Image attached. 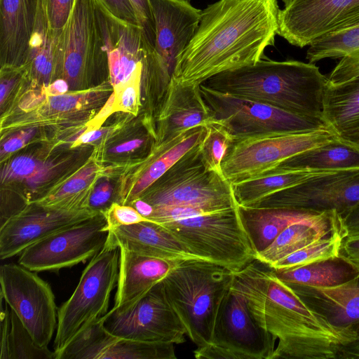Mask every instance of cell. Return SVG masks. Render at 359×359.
<instances>
[{
	"label": "cell",
	"instance_id": "obj_1",
	"mask_svg": "<svg viewBox=\"0 0 359 359\" xmlns=\"http://www.w3.org/2000/svg\"><path fill=\"white\" fill-rule=\"evenodd\" d=\"M279 11L278 0H218L209 4L201 11L171 80L200 86L217 74L257 62L274 44Z\"/></svg>",
	"mask_w": 359,
	"mask_h": 359
},
{
	"label": "cell",
	"instance_id": "obj_2",
	"mask_svg": "<svg viewBox=\"0 0 359 359\" xmlns=\"http://www.w3.org/2000/svg\"><path fill=\"white\" fill-rule=\"evenodd\" d=\"M233 273L255 323L278 341L272 359L337 358L359 341L354 325L332 322L257 259Z\"/></svg>",
	"mask_w": 359,
	"mask_h": 359
},
{
	"label": "cell",
	"instance_id": "obj_3",
	"mask_svg": "<svg viewBox=\"0 0 359 359\" xmlns=\"http://www.w3.org/2000/svg\"><path fill=\"white\" fill-rule=\"evenodd\" d=\"M327 80L315 63L262 58L253 65L217 74L201 85L299 116L323 120Z\"/></svg>",
	"mask_w": 359,
	"mask_h": 359
},
{
	"label": "cell",
	"instance_id": "obj_4",
	"mask_svg": "<svg viewBox=\"0 0 359 359\" xmlns=\"http://www.w3.org/2000/svg\"><path fill=\"white\" fill-rule=\"evenodd\" d=\"M233 278L226 268L195 259L178 262L163 278L167 297L196 348L210 342L220 304Z\"/></svg>",
	"mask_w": 359,
	"mask_h": 359
},
{
	"label": "cell",
	"instance_id": "obj_5",
	"mask_svg": "<svg viewBox=\"0 0 359 359\" xmlns=\"http://www.w3.org/2000/svg\"><path fill=\"white\" fill-rule=\"evenodd\" d=\"M201 144L182 157L140 198L153 208L189 207L207 213L236 208L231 184L222 173L208 167Z\"/></svg>",
	"mask_w": 359,
	"mask_h": 359
},
{
	"label": "cell",
	"instance_id": "obj_6",
	"mask_svg": "<svg viewBox=\"0 0 359 359\" xmlns=\"http://www.w3.org/2000/svg\"><path fill=\"white\" fill-rule=\"evenodd\" d=\"M120 248L109 239L90 259L71 297L57 310L53 342L55 359L83 330L108 312L111 293L116 286Z\"/></svg>",
	"mask_w": 359,
	"mask_h": 359
},
{
	"label": "cell",
	"instance_id": "obj_7",
	"mask_svg": "<svg viewBox=\"0 0 359 359\" xmlns=\"http://www.w3.org/2000/svg\"><path fill=\"white\" fill-rule=\"evenodd\" d=\"M194 255L236 273L255 259L238 206L161 224Z\"/></svg>",
	"mask_w": 359,
	"mask_h": 359
},
{
	"label": "cell",
	"instance_id": "obj_8",
	"mask_svg": "<svg viewBox=\"0 0 359 359\" xmlns=\"http://www.w3.org/2000/svg\"><path fill=\"white\" fill-rule=\"evenodd\" d=\"M330 129L302 133H273L232 138L221 167L231 184L260 175L306 150L334 140Z\"/></svg>",
	"mask_w": 359,
	"mask_h": 359
},
{
	"label": "cell",
	"instance_id": "obj_9",
	"mask_svg": "<svg viewBox=\"0 0 359 359\" xmlns=\"http://www.w3.org/2000/svg\"><path fill=\"white\" fill-rule=\"evenodd\" d=\"M276 342L255 323L233 281L220 304L210 342L194 353L198 359H272Z\"/></svg>",
	"mask_w": 359,
	"mask_h": 359
},
{
	"label": "cell",
	"instance_id": "obj_10",
	"mask_svg": "<svg viewBox=\"0 0 359 359\" xmlns=\"http://www.w3.org/2000/svg\"><path fill=\"white\" fill-rule=\"evenodd\" d=\"M200 87L215 121L232 138L331 130L320 118L299 116L263 102L215 91L203 85Z\"/></svg>",
	"mask_w": 359,
	"mask_h": 359
},
{
	"label": "cell",
	"instance_id": "obj_11",
	"mask_svg": "<svg viewBox=\"0 0 359 359\" xmlns=\"http://www.w3.org/2000/svg\"><path fill=\"white\" fill-rule=\"evenodd\" d=\"M101 67L108 69V57L96 0H75L56 43L53 75L78 82Z\"/></svg>",
	"mask_w": 359,
	"mask_h": 359
},
{
	"label": "cell",
	"instance_id": "obj_12",
	"mask_svg": "<svg viewBox=\"0 0 359 359\" xmlns=\"http://www.w3.org/2000/svg\"><path fill=\"white\" fill-rule=\"evenodd\" d=\"M110 334L124 339L182 344L186 330L165 294L163 280L137 299L113 307L100 318Z\"/></svg>",
	"mask_w": 359,
	"mask_h": 359
},
{
	"label": "cell",
	"instance_id": "obj_13",
	"mask_svg": "<svg viewBox=\"0 0 359 359\" xmlns=\"http://www.w3.org/2000/svg\"><path fill=\"white\" fill-rule=\"evenodd\" d=\"M1 297L36 344L48 347L57 325V308L50 285L35 271L15 264L0 268Z\"/></svg>",
	"mask_w": 359,
	"mask_h": 359
},
{
	"label": "cell",
	"instance_id": "obj_14",
	"mask_svg": "<svg viewBox=\"0 0 359 359\" xmlns=\"http://www.w3.org/2000/svg\"><path fill=\"white\" fill-rule=\"evenodd\" d=\"M109 232L104 215L98 213L27 247L18 264L35 272L73 266L96 255L105 245Z\"/></svg>",
	"mask_w": 359,
	"mask_h": 359
},
{
	"label": "cell",
	"instance_id": "obj_15",
	"mask_svg": "<svg viewBox=\"0 0 359 359\" xmlns=\"http://www.w3.org/2000/svg\"><path fill=\"white\" fill-rule=\"evenodd\" d=\"M251 207L315 212L335 210L345 219L359 208V169L312 177L270 195Z\"/></svg>",
	"mask_w": 359,
	"mask_h": 359
},
{
	"label": "cell",
	"instance_id": "obj_16",
	"mask_svg": "<svg viewBox=\"0 0 359 359\" xmlns=\"http://www.w3.org/2000/svg\"><path fill=\"white\" fill-rule=\"evenodd\" d=\"M278 34L303 48L330 34L359 25V0H283Z\"/></svg>",
	"mask_w": 359,
	"mask_h": 359
},
{
	"label": "cell",
	"instance_id": "obj_17",
	"mask_svg": "<svg viewBox=\"0 0 359 359\" xmlns=\"http://www.w3.org/2000/svg\"><path fill=\"white\" fill-rule=\"evenodd\" d=\"M98 213L89 209L65 210L28 204L0 226V258H11L50 234Z\"/></svg>",
	"mask_w": 359,
	"mask_h": 359
},
{
	"label": "cell",
	"instance_id": "obj_18",
	"mask_svg": "<svg viewBox=\"0 0 359 359\" xmlns=\"http://www.w3.org/2000/svg\"><path fill=\"white\" fill-rule=\"evenodd\" d=\"M156 27L154 52L172 76L176 61L191 41L201 10L190 0H150Z\"/></svg>",
	"mask_w": 359,
	"mask_h": 359
},
{
	"label": "cell",
	"instance_id": "obj_19",
	"mask_svg": "<svg viewBox=\"0 0 359 359\" xmlns=\"http://www.w3.org/2000/svg\"><path fill=\"white\" fill-rule=\"evenodd\" d=\"M323 118L337 136L359 128V55L341 58L327 77Z\"/></svg>",
	"mask_w": 359,
	"mask_h": 359
},
{
	"label": "cell",
	"instance_id": "obj_20",
	"mask_svg": "<svg viewBox=\"0 0 359 359\" xmlns=\"http://www.w3.org/2000/svg\"><path fill=\"white\" fill-rule=\"evenodd\" d=\"M156 145L197 126L217 123L205 104L200 86H184L171 80L158 109Z\"/></svg>",
	"mask_w": 359,
	"mask_h": 359
},
{
	"label": "cell",
	"instance_id": "obj_21",
	"mask_svg": "<svg viewBox=\"0 0 359 359\" xmlns=\"http://www.w3.org/2000/svg\"><path fill=\"white\" fill-rule=\"evenodd\" d=\"M109 231L108 239L119 248L141 255L174 262L200 259L167 227L155 222L146 220Z\"/></svg>",
	"mask_w": 359,
	"mask_h": 359
},
{
	"label": "cell",
	"instance_id": "obj_22",
	"mask_svg": "<svg viewBox=\"0 0 359 359\" xmlns=\"http://www.w3.org/2000/svg\"><path fill=\"white\" fill-rule=\"evenodd\" d=\"M38 0H0L1 67L26 63L34 33Z\"/></svg>",
	"mask_w": 359,
	"mask_h": 359
},
{
	"label": "cell",
	"instance_id": "obj_23",
	"mask_svg": "<svg viewBox=\"0 0 359 359\" xmlns=\"http://www.w3.org/2000/svg\"><path fill=\"white\" fill-rule=\"evenodd\" d=\"M345 224L344 217L335 210L323 211L313 217L285 228L255 259L271 267L287 255L323 238Z\"/></svg>",
	"mask_w": 359,
	"mask_h": 359
},
{
	"label": "cell",
	"instance_id": "obj_24",
	"mask_svg": "<svg viewBox=\"0 0 359 359\" xmlns=\"http://www.w3.org/2000/svg\"><path fill=\"white\" fill-rule=\"evenodd\" d=\"M177 262L147 257L120 248L119 272L114 307L141 297L162 281Z\"/></svg>",
	"mask_w": 359,
	"mask_h": 359
},
{
	"label": "cell",
	"instance_id": "obj_25",
	"mask_svg": "<svg viewBox=\"0 0 359 359\" xmlns=\"http://www.w3.org/2000/svg\"><path fill=\"white\" fill-rule=\"evenodd\" d=\"M207 131V126H197L179 134L168 141L156 145L151 157L123 204H129L140 198L182 157L199 145L204 140Z\"/></svg>",
	"mask_w": 359,
	"mask_h": 359
},
{
	"label": "cell",
	"instance_id": "obj_26",
	"mask_svg": "<svg viewBox=\"0 0 359 359\" xmlns=\"http://www.w3.org/2000/svg\"><path fill=\"white\" fill-rule=\"evenodd\" d=\"M238 212L255 255L268 247L290 224L309 219L320 212L238 205Z\"/></svg>",
	"mask_w": 359,
	"mask_h": 359
},
{
	"label": "cell",
	"instance_id": "obj_27",
	"mask_svg": "<svg viewBox=\"0 0 359 359\" xmlns=\"http://www.w3.org/2000/svg\"><path fill=\"white\" fill-rule=\"evenodd\" d=\"M336 171L300 170L283 165L260 175L231 184L237 205L251 207L276 192L319 175Z\"/></svg>",
	"mask_w": 359,
	"mask_h": 359
},
{
	"label": "cell",
	"instance_id": "obj_28",
	"mask_svg": "<svg viewBox=\"0 0 359 359\" xmlns=\"http://www.w3.org/2000/svg\"><path fill=\"white\" fill-rule=\"evenodd\" d=\"M300 297L314 299L330 320L339 325L359 323V278L332 287L292 288Z\"/></svg>",
	"mask_w": 359,
	"mask_h": 359
},
{
	"label": "cell",
	"instance_id": "obj_29",
	"mask_svg": "<svg viewBox=\"0 0 359 359\" xmlns=\"http://www.w3.org/2000/svg\"><path fill=\"white\" fill-rule=\"evenodd\" d=\"M281 165L319 171L359 169V149L337 136L334 140L300 153Z\"/></svg>",
	"mask_w": 359,
	"mask_h": 359
},
{
	"label": "cell",
	"instance_id": "obj_30",
	"mask_svg": "<svg viewBox=\"0 0 359 359\" xmlns=\"http://www.w3.org/2000/svg\"><path fill=\"white\" fill-rule=\"evenodd\" d=\"M174 344L120 338L109 333L83 359H176Z\"/></svg>",
	"mask_w": 359,
	"mask_h": 359
},
{
	"label": "cell",
	"instance_id": "obj_31",
	"mask_svg": "<svg viewBox=\"0 0 359 359\" xmlns=\"http://www.w3.org/2000/svg\"><path fill=\"white\" fill-rule=\"evenodd\" d=\"M327 260L283 270H273L277 277L292 288L332 287L353 278L345 266Z\"/></svg>",
	"mask_w": 359,
	"mask_h": 359
},
{
	"label": "cell",
	"instance_id": "obj_32",
	"mask_svg": "<svg viewBox=\"0 0 359 359\" xmlns=\"http://www.w3.org/2000/svg\"><path fill=\"white\" fill-rule=\"evenodd\" d=\"M348 236L346 222L328 236L287 255L270 268L283 270L315 262L339 259L345 238Z\"/></svg>",
	"mask_w": 359,
	"mask_h": 359
},
{
	"label": "cell",
	"instance_id": "obj_33",
	"mask_svg": "<svg viewBox=\"0 0 359 359\" xmlns=\"http://www.w3.org/2000/svg\"><path fill=\"white\" fill-rule=\"evenodd\" d=\"M359 54V25L330 34L312 42L306 59L316 63L323 59H339Z\"/></svg>",
	"mask_w": 359,
	"mask_h": 359
},
{
	"label": "cell",
	"instance_id": "obj_34",
	"mask_svg": "<svg viewBox=\"0 0 359 359\" xmlns=\"http://www.w3.org/2000/svg\"><path fill=\"white\" fill-rule=\"evenodd\" d=\"M8 359H55L54 351L36 344L30 333L11 309Z\"/></svg>",
	"mask_w": 359,
	"mask_h": 359
},
{
	"label": "cell",
	"instance_id": "obj_35",
	"mask_svg": "<svg viewBox=\"0 0 359 359\" xmlns=\"http://www.w3.org/2000/svg\"><path fill=\"white\" fill-rule=\"evenodd\" d=\"M207 128V134L200 146L203 158L209 168L222 173L221 164L232 137L217 123L208 126Z\"/></svg>",
	"mask_w": 359,
	"mask_h": 359
},
{
	"label": "cell",
	"instance_id": "obj_36",
	"mask_svg": "<svg viewBox=\"0 0 359 359\" xmlns=\"http://www.w3.org/2000/svg\"><path fill=\"white\" fill-rule=\"evenodd\" d=\"M50 168L45 164L27 156L15 158L3 169L2 182L13 180L39 183L50 175Z\"/></svg>",
	"mask_w": 359,
	"mask_h": 359
},
{
	"label": "cell",
	"instance_id": "obj_37",
	"mask_svg": "<svg viewBox=\"0 0 359 359\" xmlns=\"http://www.w3.org/2000/svg\"><path fill=\"white\" fill-rule=\"evenodd\" d=\"M107 334L100 318L97 319L81 331L57 359H79L83 353L98 344Z\"/></svg>",
	"mask_w": 359,
	"mask_h": 359
},
{
	"label": "cell",
	"instance_id": "obj_38",
	"mask_svg": "<svg viewBox=\"0 0 359 359\" xmlns=\"http://www.w3.org/2000/svg\"><path fill=\"white\" fill-rule=\"evenodd\" d=\"M104 215L107 219L109 229L148 220L131 205L118 203H112Z\"/></svg>",
	"mask_w": 359,
	"mask_h": 359
},
{
	"label": "cell",
	"instance_id": "obj_39",
	"mask_svg": "<svg viewBox=\"0 0 359 359\" xmlns=\"http://www.w3.org/2000/svg\"><path fill=\"white\" fill-rule=\"evenodd\" d=\"M75 0H46L50 29L56 40L66 24Z\"/></svg>",
	"mask_w": 359,
	"mask_h": 359
},
{
	"label": "cell",
	"instance_id": "obj_40",
	"mask_svg": "<svg viewBox=\"0 0 359 359\" xmlns=\"http://www.w3.org/2000/svg\"><path fill=\"white\" fill-rule=\"evenodd\" d=\"M142 77H136L123 85L116 88L114 92L115 107L126 111L135 113L139 104L140 88Z\"/></svg>",
	"mask_w": 359,
	"mask_h": 359
},
{
	"label": "cell",
	"instance_id": "obj_41",
	"mask_svg": "<svg viewBox=\"0 0 359 359\" xmlns=\"http://www.w3.org/2000/svg\"><path fill=\"white\" fill-rule=\"evenodd\" d=\"M139 25L142 29L147 40L154 48L156 41V27L150 0H129Z\"/></svg>",
	"mask_w": 359,
	"mask_h": 359
},
{
	"label": "cell",
	"instance_id": "obj_42",
	"mask_svg": "<svg viewBox=\"0 0 359 359\" xmlns=\"http://www.w3.org/2000/svg\"><path fill=\"white\" fill-rule=\"evenodd\" d=\"M113 187L108 182L96 186L92 191L88 202V209L96 213L104 214L114 203L112 201Z\"/></svg>",
	"mask_w": 359,
	"mask_h": 359
},
{
	"label": "cell",
	"instance_id": "obj_43",
	"mask_svg": "<svg viewBox=\"0 0 359 359\" xmlns=\"http://www.w3.org/2000/svg\"><path fill=\"white\" fill-rule=\"evenodd\" d=\"M339 259L354 271L359 278V236H347L345 238Z\"/></svg>",
	"mask_w": 359,
	"mask_h": 359
},
{
	"label": "cell",
	"instance_id": "obj_44",
	"mask_svg": "<svg viewBox=\"0 0 359 359\" xmlns=\"http://www.w3.org/2000/svg\"><path fill=\"white\" fill-rule=\"evenodd\" d=\"M101 1L116 18L127 22L139 25L134 9L129 0Z\"/></svg>",
	"mask_w": 359,
	"mask_h": 359
},
{
	"label": "cell",
	"instance_id": "obj_45",
	"mask_svg": "<svg viewBox=\"0 0 359 359\" xmlns=\"http://www.w3.org/2000/svg\"><path fill=\"white\" fill-rule=\"evenodd\" d=\"M35 133L33 128L20 132L8 139L1 146V155L6 156L23 147Z\"/></svg>",
	"mask_w": 359,
	"mask_h": 359
},
{
	"label": "cell",
	"instance_id": "obj_46",
	"mask_svg": "<svg viewBox=\"0 0 359 359\" xmlns=\"http://www.w3.org/2000/svg\"><path fill=\"white\" fill-rule=\"evenodd\" d=\"M81 96L76 94H63L50 96L48 104L51 109L59 111H67L76 109L81 100Z\"/></svg>",
	"mask_w": 359,
	"mask_h": 359
},
{
	"label": "cell",
	"instance_id": "obj_47",
	"mask_svg": "<svg viewBox=\"0 0 359 359\" xmlns=\"http://www.w3.org/2000/svg\"><path fill=\"white\" fill-rule=\"evenodd\" d=\"M8 307L6 302L5 309L1 306V359H8V339L10 328V311Z\"/></svg>",
	"mask_w": 359,
	"mask_h": 359
},
{
	"label": "cell",
	"instance_id": "obj_48",
	"mask_svg": "<svg viewBox=\"0 0 359 359\" xmlns=\"http://www.w3.org/2000/svg\"><path fill=\"white\" fill-rule=\"evenodd\" d=\"M115 100V93H113L102 109L91 121V128H97L104 122V121L114 111V109H116Z\"/></svg>",
	"mask_w": 359,
	"mask_h": 359
},
{
	"label": "cell",
	"instance_id": "obj_49",
	"mask_svg": "<svg viewBox=\"0 0 359 359\" xmlns=\"http://www.w3.org/2000/svg\"><path fill=\"white\" fill-rule=\"evenodd\" d=\"M69 89L67 82L62 79H57L45 88L46 93L50 96L65 94Z\"/></svg>",
	"mask_w": 359,
	"mask_h": 359
},
{
	"label": "cell",
	"instance_id": "obj_50",
	"mask_svg": "<svg viewBox=\"0 0 359 359\" xmlns=\"http://www.w3.org/2000/svg\"><path fill=\"white\" fill-rule=\"evenodd\" d=\"M104 133V129L91 128L90 130L83 133L79 137V138L75 141L74 145H80L81 144H86L97 140L103 135Z\"/></svg>",
	"mask_w": 359,
	"mask_h": 359
},
{
	"label": "cell",
	"instance_id": "obj_51",
	"mask_svg": "<svg viewBox=\"0 0 359 359\" xmlns=\"http://www.w3.org/2000/svg\"><path fill=\"white\" fill-rule=\"evenodd\" d=\"M348 236H359V208L345 218Z\"/></svg>",
	"mask_w": 359,
	"mask_h": 359
},
{
	"label": "cell",
	"instance_id": "obj_52",
	"mask_svg": "<svg viewBox=\"0 0 359 359\" xmlns=\"http://www.w3.org/2000/svg\"><path fill=\"white\" fill-rule=\"evenodd\" d=\"M144 143V140L143 139H134L124 143H122L119 145L116 146L113 149L110 150L111 152L113 153H124L130 151H133L139 147H140Z\"/></svg>",
	"mask_w": 359,
	"mask_h": 359
},
{
	"label": "cell",
	"instance_id": "obj_53",
	"mask_svg": "<svg viewBox=\"0 0 359 359\" xmlns=\"http://www.w3.org/2000/svg\"><path fill=\"white\" fill-rule=\"evenodd\" d=\"M129 205L133 206L146 219L151 215L154 209L149 203L140 198L133 201Z\"/></svg>",
	"mask_w": 359,
	"mask_h": 359
},
{
	"label": "cell",
	"instance_id": "obj_54",
	"mask_svg": "<svg viewBox=\"0 0 359 359\" xmlns=\"http://www.w3.org/2000/svg\"><path fill=\"white\" fill-rule=\"evenodd\" d=\"M338 137L345 142L359 149V128Z\"/></svg>",
	"mask_w": 359,
	"mask_h": 359
},
{
	"label": "cell",
	"instance_id": "obj_55",
	"mask_svg": "<svg viewBox=\"0 0 359 359\" xmlns=\"http://www.w3.org/2000/svg\"><path fill=\"white\" fill-rule=\"evenodd\" d=\"M358 324H359V323H358ZM356 329H357V330H358V333H359V326H358V328H356Z\"/></svg>",
	"mask_w": 359,
	"mask_h": 359
},
{
	"label": "cell",
	"instance_id": "obj_56",
	"mask_svg": "<svg viewBox=\"0 0 359 359\" xmlns=\"http://www.w3.org/2000/svg\"><path fill=\"white\" fill-rule=\"evenodd\" d=\"M358 357H359V348H358Z\"/></svg>",
	"mask_w": 359,
	"mask_h": 359
}]
</instances>
